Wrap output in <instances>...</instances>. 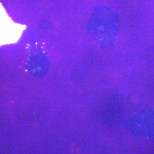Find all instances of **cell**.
<instances>
[{
	"instance_id": "6da1fadb",
	"label": "cell",
	"mask_w": 154,
	"mask_h": 154,
	"mask_svg": "<svg viewBox=\"0 0 154 154\" xmlns=\"http://www.w3.org/2000/svg\"><path fill=\"white\" fill-rule=\"evenodd\" d=\"M114 16L111 15L109 18H108L107 21H98L93 17V21L91 20V29L95 30L91 31L93 34H97L95 35V39H97V41H99V39L102 35L101 38L102 39L101 42H103V38H104V34H107V37L109 40L111 42L112 39L116 38V18Z\"/></svg>"
}]
</instances>
